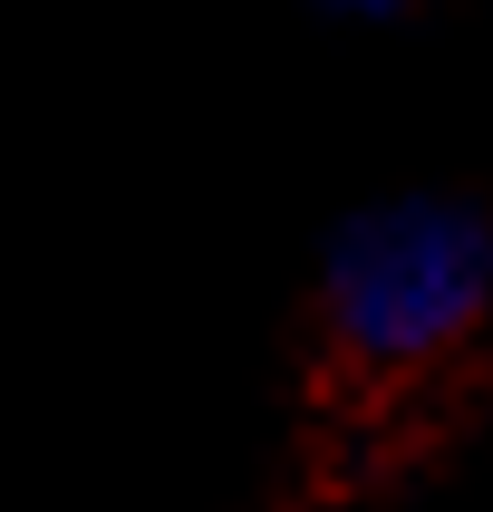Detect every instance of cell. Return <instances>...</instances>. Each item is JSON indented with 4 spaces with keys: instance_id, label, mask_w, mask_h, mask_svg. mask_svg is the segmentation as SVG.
Segmentation results:
<instances>
[{
    "instance_id": "2",
    "label": "cell",
    "mask_w": 493,
    "mask_h": 512,
    "mask_svg": "<svg viewBox=\"0 0 493 512\" xmlns=\"http://www.w3.org/2000/svg\"><path fill=\"white\" fill-rule=\"evenodd\" d=\"M329 10H348V20H406V10H426V0H329Z\"/></svg>"
},
{
    "instance_id": "1",
    "label": "cell",
    "mask_w": 493,
    "mask_h": 512,
    "mask_svg": "<svg viewBox=\"0 0 493 512\" xmlns=\"http://www.w3.org/2000/svg\"><path fill=\"white\" fill-rule=\"evenodd\" d=\"M319 368L358 397H416L493 339V213L435 184L358 203L310 271Z\"/></svg>"
}]
</instances>
